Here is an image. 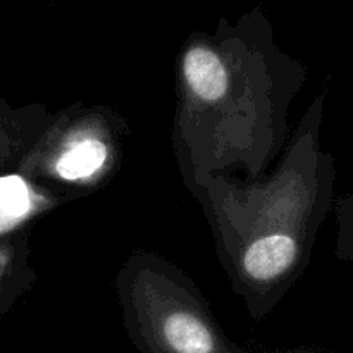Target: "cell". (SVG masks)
Instances as JSON below:
<instances>
[{
    "instance_id": "cell-1",
    "label": "cell",
    "mask_w": 353,
    "mask_h": 353,
    "mask_svg": "<svg viewBox=\"0 0 353 353\" xmlns=\"http://www.w3.org/2000/svg\"><path fill=\"white\" fill-rule=\"evenodd\" d=\"M131 334L143 353H245L195 309H164Z\"/></svg>"
},
{
    "instance_id": "cell-2",
    "label": "cell",
    "mask_w": 353,
    "mask_h": 353,
    "mask_svg": "<svg viewBox=\"0 0 353 353\" xmlns=\"http://www.w3.org/2000/svg\"><path fill=\"white\" fill-rule=\"evenodd\" d=\"M299 245L283 233L257 238L245 250L243 269L255 281H271L285 274L296 261Z\"/></svg>"
},
{
    "instance_id": "cell-3",
    "label": "cell",
    "mask_w": 353,
    "mask_h": 353,
    "mask_svg": "<svg viewBox=\"0 0 353 353\" xmlns=\"http://www.w3.org/2000/svg\"><path fill=\"white\" fill-rule=\"evenodd\" d=\"M183 71L190 88L199 99L216 102L226 95L230 86L226 65L210 48H190L183 61Z\"/></svg>"
},
{
    "instance_id": "cell-4",
    "label": "cell",
    "mask_w": 353,
    "mask_h": 353,
    "mask_svg": "<svg viewBox=\"0 0 353 353\" xmlns=\"http://www.w3.org/2000/svg\"><path fill=\"white\" fill-rule=\"evenodd\" d=\"M107 159V147L99 140H81L72 143L57 159L55 171L68 181L90 178L95 174Z\"/></svg>"
},
{
    "instance_id": "cell-5",
    "label": "cell",
    "mask_w": 353,
    "mask_h": 353,
    "mask_svg": "<svg viewBox=\"0 0 353 353\" xmlns=\"http://www.w3.org/2000/svg\"><path fill=\"white\" fill-rule=\"evenodd\" d=\"M33 209V195L19 176H0V233L12 230Z\"/></svg>"
},
{
    "instance_id": "cell-6",
    "label": "cell",
    "mask_w": 353,
    "mask_h": 353,
    "mask_svg": "<svg viewBox=\"0 0 353 353\" xmlns=\"http://www.w3.org/2000/svg\"><path fill=\"white\" fill-rule=\"evenodd\" d=\"M9 262H10L9 252L3 248V245H0V299H2L3 288H6L7 272H9Z\"/></svg>"
},
{
    "instance_id": "cell-7",
    "label": "cell",
    "mask_w": 353,
    "mask_h": 353,
    "mask_svg": "<svg viewBox=\"0 0 353 353\" xmlns=\"http://www.w3.org/2000/svg\"><path fill=\"white\" fill-rule=\"evenodd\" d=\"M288 353H314V352H288Z\"/></svg>"
}]
</instances>
